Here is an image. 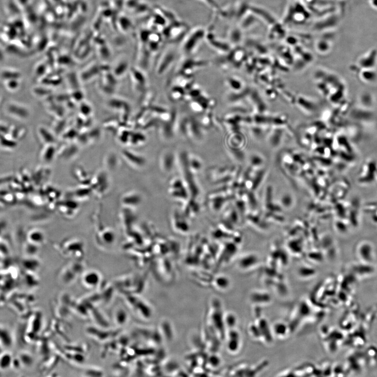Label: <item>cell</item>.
I'll use <instances>...</instances> for the list:
<instances>
[{
  "mask_svg": "<svg viewBox=\"0 0 377 377\" xmlns=\"http://www.w3.org/2000/svg\"><path fill=\"white\" fill-rule=\"evenodd\" d=\"M205 37L206 32L203 28H197L191 31L184 39L182 46L183 53L187 56L193 54Z\"/></svg>",
  "mask_w": 377,
  "mask_h": 377,
  "instance_id": "1",
  "label": "cell"
},
{
  "mask_svg": "<svg viewBox=\"0 0 377 377\" xmlns=\"http://www.w3.org/2000/svg\"><path fill=\"white\" fill-rule=\"evenodd\" d=\"M190 109L198 114L211 112L216 106L215 100L207 97L203 93L198 98L188 102Z\"/></svg>",
  "mask_w": 377,
  "mask_h": 377,
  "instance_id": "2",
  "label": "cell"
},
{
  "mask_svg": "<svg viewBox=\"0 0 377 377\" xmlns=\"http://www.w3.org/2000/svg\"><path fill=\"white\" fill-rule=\"evenodd\" d=\"M208 62L204 60L188 58L184 60L181 65L179 74L194 77L197 71L207 65Z\"/></svg>",
  "mask_w": 377,
  "mask_h": 377,
  "instance_id": "3",
  "label": "cell"
},
{
  "mask_svg": "<svg viewBox=\"0 0 377 377\" xmlns=\"http://www.w3.org/2000/svg\"><path fill=\"white\" fill-rule=\"evenodd\" d=\"M175 59V55L174 52L168 50L165 52L158 61L156 66V74L159 76H162L169 70L173 65Z\"/></svg>",
  "mask_w": 377,
  "mask_h": 377,
  "instance_id": "4",
  "label": "cell"
},
{
  "mask_svg": "<svg viewBox=\"0 0 377 377\" xmlns=\"http://www.w3.org/2000/svg\"><path fill=\"white\" fill-rule=\"evenodd\" d=\"M374 246L367 240L360 241L356 246V252L360 257L370 259L374 256Z\"/></svg>",
  "mask_w": 377,
  "mask_h": 377,
  "instance_id": "5",
  "label": "cell"
},
{
  "mask_svg": "<svg viewBox=\"0 0 377 377\" xmlns=\"http://www.w3.org/2000/svg\"><path fill=\"white\" fill-rule=\"evenodd\" d=\"M228 349L232 353L237 352L240 348V337L239 333L234 330L231 329L228 334Z\"/></svg>",
  "mask_w": 377,
  "mask_h": 377,
  "instance_id": "6",
  "label": "cell"
},
{
  "mask_svg": "<svg viewBox=\"0 0 377 377\" xmlns=\"http://www.w3.org/2000/svg\"><path fill=\"white\" fill-rule=\"evenodd\" d=\"M186 92V90L183 87L174 85L168 92V97L172 102H179L183 100Z\"/></svg>",
  "mask_w": 377,
  "mask_h": 377,
  "instance_id": "7",
  "label": "cell"
},
{
  "mask_svg": "<svg viewBox=\"0 0 377 377\" xmlns=\"http://www.w3.org/2000/svg\"><path fill=\"white\" fill-rule=\"evenodd\" d=\"M135 71L133 76V84L136 89L139 91H142L146 87L147 79L141 72Z\"/></svg>",
  "mask_w": 377,
  "mask_h": 377,
  "instance_id": "8",
  "label": "cell"
},
{
  "mask_svg": "<svg viewBox=\"0 0 377 377\" xmlns=\"http://www.w3.org/2000/svg\"><path fill=\"white\" fill-rule=\"evenodd\" d=\"M160 162L166 169H169L172 166L174 160V153L169 149L164 150L160 154Z\"/></svg>",
  "mask_w": 377,
  "mask_h": 377,
  "instance_id": "9",
  "label": "cell"
},
{
  "mask_svg": "<svg viewBox=\"0 0 377 377\" xmlns=\"http://www.w3.org/2000/svg\"><path fill=\"white\" fill-rule=\"evenodd\" d=\"M207 38V41L212 46L215 50L220 53H226L228 51V47L223 44V42L219 39H215L213 35H206Z\"/></svg>",
  "mask_w": 377,
  "mask_h": 377,
  "instance_id": "10",
  "label": "cell"
},
{
  "mask_svg": "<svg viewBox=\"0 0 377 377\" xmlns=\"http://www.w3.org/2000/svg\"><path fill=\"white\" fill-rule=\"evenodd\" d=\"M203 93V92L201 88L198 86H196L195 84L189 90L186 91L183 100L189 102L192 100L198 98Z\"/></svg>",
  "mask_w": 377,
  "mask_h": 377,
  "instance_id": "11",
  "label": "cell"
},
{
  "mask_svg": "<svg viewBox=\"0 0 377 377\" xmlns=\"http://www.w3.org/2000/svg\"><path fill=\"white\" fill-rule=\"evenodd\" d=\"M251 300L258 303H269L271 301L268 293L262 291H255L251 294Z\"/></svg>",
  "mask_w": 377,
  "mask_h": 377,
  "instance_id": "12",
  "label": "cell"
},
{
  "mask_svg": "<svg viewBox=\"0 0 377 377\" xmlns=\"http://www.w3.org/2000/svg\"><path fill=\"white\" fill-rule=\"evenodd\" d=\"M272 332L278 338H285L288 332V327L283 322H276L272 328Z\"/></svg>",
  "mask_w": 377,
  "mask_h": 377,
  "instance_id": "13",
  "label": "cell"
},
{
  "mask_svg": "<svg viewBox=\"0 0 377 377\" xmlns=\"http://www.w3.org/2000/svg\"><path fill=\"white\" fill-rule=\"evenodd\" d=\"M215 287L220 290H226L231 285L230 280L226 276H220L216 277L214 281Z\"/></svg>",
  "mask_w": 377,
  "mask_h": 377,
  "instance_id": "14",
  "label": "cell"
},
{
  "mask_svg": "<svg viewBox=\"0 0 377 377\" xmlns=\"http://www.w3.org/2000/svg\"><path fill=\"white\" fill-rule=\"evenodd\" d=\"M224 322L227 327L232 329L237 323V318L232 313H228L225 316H224Z\"/></svg>",
  "mask_w": 377,
  "mask_h": 377,
  "instance_id": "15",
  "label": "cell"
},
{
  "mask_svg": "<svg viewBox=\"0 0 377 377\" xmlns=\"http://www.w3.org/2000/svg\"><path fill=\"white\" fill-rule=\"evenodd\" d=\"M227 84L230 89L233 91H238L242 89V83L234 78H229L227 80Z\"/></svg>",
  "mask_w": 377,
  "mask_h": 377,
  "instance_id": "16",
  "label": "cell"
},
{
  "mask_svg": "<svg viewBox=\"0 0 377 377\" xmlns=\"http://www.w3.org/2000/svg\"><path fill=\"white\" fill-rule=\"evenodd\" d=\"M361 79H362L363 81L366 83H374L377 79V76L375 73H372L371 72L370 73H367V72H365V73H362V75H361Z\"/></svg>",
  "mask_w": 377,
  "mask_h": 377,
  "instance_id": "17",
  "label": "cell"
}]
</instances>
